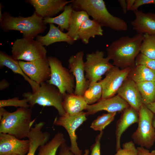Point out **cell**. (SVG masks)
I'll use <instances>...</instances> for the list:
<instances>
[{
  "label": "cell",
  "mask_w": 155,
  "mask_h": 155,
  "mask_svg": "<svg viewBox=\"0 0 155 155\" xmlns=\"http://www.w3.org/2000/svg\"><path fill=\"white\" fill-rule=\"evenodd\" d=\"M117 113H110L103 114L98 116L92 123L90 127L96 131L100 132L114 119Z\"/></svg>",
  "instance_id": "31"
},
{
  "label": "cell",
  "mask_w": 155,
  "mask_h": 155,
  "mask_svg": "<svg viewBox=\"0 0 155 155\" xmlns=\"http://www.w3.org/2000/svg\"><path fill=\"white\" fill-rule=\"evenodd\" d=\"M140 52L149 58L155 59V35L143 34Z\"/></svg>",
  "instance_id": "30"
},
{
  "label": "cell",
  "mask_w": 155,
  "mask_h": 155,
  "mask_svg": "<svg viewBox=\"0 0 155 155\" xmlns=\"http://www.w3.org/2000/svg\"><path fill=\"white\" fill-rule=\"evenodd\" d=\"M146 105L152 113L155 114V102Z\"/></svg>",
  "instance_id": "42"
},
{
  "label": "cell",
  "mask_w": 155,
  "mask_h": 155,
  "mask_svg": "<svg viewBox=\"0 0 155 155\" xmlns=\"http://www.w3.org/2000/svg\"><path fill=\"white\" fill-rule=\"evenodd\" d=\"M152 4L155 5V0H135L130 10L133 11L137 10L140 6L146 4Z\"/></svg>",
  "instance_id": "36"
},
{
  "label": "cell",
  "mask_w": 155,
  "mask_h": 155,
  "mask_svg": "<svg viewBox=\"0 0 155 155\" xmlns=\"http://www.w3.org/2000/svg\"><path fill=\"white\" fill-rule=\"evenodd\" d=\"M16 155V154H12V155Z\"/></svg>",
  "instance_id": "46"
},
{
  "label": "cell",
  "mask_w": 155,
  "mask_h": 155,
  "mask_svg": "<svg viewBox=\"0 0 155 155\" xmlns=\"http://www.w3.org/2000/svg\"><path fill=\"white\" fill-rule=\"evenodd\" d=\"M71 4L74 9L86 11L102 27L118 31H125L128 29L124 20L108 11L103 0H72Z\"/></svg>",
  "instance_id": "2"
},
{
  "label": "cell",
  "mask_w": 155,
  "mask_h": 155,
  "mask_svg": "<svg viewBox=\"0 0 155 155\" xmlns=\"http://www.w3.org/2000/svg\"><path fill=\"white\" fill-rule=\"evenodd\" d=\"M5 66L10 69L14 73L22 76L24 80L30 85L32 92H36L40 86V85L31 80L24 72L19 63L18 61L14 59L11 56L7 55L4 52H0V68H2Z\"/></svg>",
  "instance_id": "21"
},
{
  "label": "cell",
  "mask_w": 155,
  "mask_h": 155,
  "mask_svg": "<svg viewBox=\"0 0 155 155\" xmlns=\"http://www.w3.org/2000/svg\"><path fill=\"white\" fill-rule=\"evenodd\" d=\"M132 68L123 69L114 66L105 74V77L100 81L102 88V99L115 96L123 83L128 77Z\"/></svg>",
  "instance_id": "11"
},
{
  "label": "cell",
  "mask_w": 155,
  "mask_h": 155,
  "mask_svg": "<svg viewBox=\"0 0 155 155\" xmlns=\"http://www.w3.org/2000/svg\"><path fill=\"white\" fill-rule=\"evenodd\" d=\"M9 106L30 108L28 101L25 98L20 100L19 97H15L11 99L0 100V107Z\"/></svg>",
  "instance_id": "32"
},
{
  "label": "cell",
  "mask_w": 155,
  "mask_h": 155,
  "mask_svg": "<svg viewBox=\"0 0 155 155\" xmlns=\"http://www.w3.org/2000/svg\"><path fill=\"white\" fill-rule=\"evenodd\" d=\"M89 18V16L86 11L73 9L67 32L68 35L75 41L78 40L79 32L82 24Z\"/></svg>",
  "instance_id": "24"
},
{
  "label": "cell",
  "mask_w": 155,
  "mask_h": 155,
  "mask_svg": "<svg viewBox=\"0 0 155 155\" xmlns=\"http://www.w3.org/2000/svg\"><path fill=\"white\" fill-rule=\"evenodd\" d=\"M86 112L83 111L74 115L65 113V115L56 117L53 124L63 127L69 135L70 142V150L74 155H83L82 151L78 147L76 134V129L87 119Z\"/></svg>",
  "instance_id": "10"
},
{
  "label": "cell",
  "mask_w": 155,
  "mask_h": 155,
  "mask_svg": "<svg viewBox=\"0 0 155 155\" xmlns=\"http://www.w3.org/2000/svg\"><path fill=\"white\" fill-rule=\"evenodd\" d=\"M51 76L46 82L57 87L62 95L74 93V77L69 70L63 67L61 62L55 57H48Z\"/></svg>",
  "instance_id": "7"
},
{
  "label": "cell",
  "mask_w": 155,
  "mask_h": 155,
  "mask_svg": "<svg viewBox=\"0 0 155 155\" xmlns=\"http://www.w3.org/2000/svg\"><path fill=\"white\" fill-rule=\"evenodd\" d=\"M152 124L154 128L155 129V114H154V115L153 119Z\"/></svg>",
  "instance_id": "44"
},
{
  "label": "cell",
  "mask_w": 155,
  "mask_h": 155,
  "mask_svg": "<svg viewBox=\"0 0 155 155\" xmlns=\"http://www.w3.org/2000/svg\"><path fill=\"white\" fill-rule=\"evenodd\" d=\"M18 62L25 74L39 85L50 79L51 69L48 57L31 61L20 60Z\"/></svg>",
  "instance_id": "12"
},
{
  "label": "cell",
  "mask_w": 155,
  "mask_h": 155,
  "mask_svg": "<svg viewBox=\"0 0 155 155\" xmlns=\"http://www.w3.org/2000/svg\"><path fill=\"white\" fill-rule=\"evenodd\" d=\"M143 38V34L137 33L131 37H120L107 47V57L113 61L114 66L121 69L134 67Z\"/></svg>",
  "instance_id": "1"
},
{
  "label": "cell",
  "mask_w": 155,
  "mask_h": 155,
  "mask_svg": "<svg viewBox=\"0 0 155 155\" xmlns=\"http://www.w3.org/2000/svg\"><path fill=\"white\" fill-rule=\"evenodd\" d=\"M104 56V52L98 50L86 55L84 62L85 76L90 83L100 81L102 75L114 67L109 62V58Z\"/></svg>",
  "instance_id": "9"
},
{
  "label": "cell",
  "mask_w": 155,
  "mask_h": 155,
  "mask_svg": "<svg viewBox=\"0 0 155 155\" xmlns=\"http://www.w3.org/2000/svg\"><path fill=\"white\" fill-rule=\"evenodd\" d=\"M118 1L122 8L123 13L125 14L128 11L126 0H119Z\"/></svg>",
  "instance_id": "39"
},
{
  "label": "cell",
  "mask_w": 155,
  "mask_h": 155,
  "mask_svg": "<svg viewBox=\"0 0 155 155\" xmlns=\"http://www.w3.org/2000/svg\"><path fill=\"white\" fill-rule=\"evenodd\" d=\"M26 2L32 5L35 11L44 18H51L63 10L65 6L72 0H28Z\"/></svg>",
  "instance_id": "16"
},
{
  "label": "cell",
  "mask_w": 155,
  "mask_h": 155,
  "mask_svg": "<svg viewBox=\"0 0 155 155\" xmlns=\"http://www.w3.org/2000/svg\"><path fill=\"white\" fill-rule=\"evenodd\" d=\"M135 0H126L127 9L128 11L130 10L133 5Z\"/></svg>",
  "instance_id": "41"
},
{
  "label": "cell",
  "mask_w": 155,
  "mask_h": 155,
  "mask_svg": "<svg viewBox=\"0 0 155 155\" xmlns=\"http://www.w3.org/2000/svg\"><path fill=\"white\" fill-rule=\"evenodd\" d=\"M11 49L12 56L18 61L29 62L47 57L45 48L34 39L23 37L17 39L13 42Z\"/></svg>",
  "instance_id": "8"
},
{
  "label": "cell",
  "mask_w": 155,
  "mask_h": 155,
  "mask_svg": "<svg viewBox=\"0 0 155 155\" xmlns=\"http://www.w3.org/2000/svg\"><path fill=\"white\" fill-rule=\"evenodd\" d=\"M22 96L28 100L31 108L37 104L43 106L55 107L60 116L66 113L63 106V95L57 88L46 82L41 84L35 92H25Z\"/></svg>",
  "instance_id": "5"
},
{
  "label": "cell",
  "mask_w": 155,
  "mask_h": 155,
  "mask_svg": "<svg viewBox=\"0 0 155 155\" xmlns=\"http://www.w3.org/2000/svg\"><path fill=\"white\" fill-rule=\"evenodd\" d=\"M63 106L66 113L74 115L86 110L88 105L83 97L72 94L63 95Z\"/></svg>",
  "instance_id": "22"
},
{
  "label": "cell",
  "mask_w": 155,
  "mask_h": 155,
  "mask_svg": "<svg viewBox=\"0 0 155 155\" xmlns=\"http://www.w3.org/2000/svg\"><path fill=\"white\" fill-rule=\"evenodd\" d=\"M29 148L28 140H21L8 134L0 133V155H26Z\"/></svg>",
  "instance_id": "14"
},
{
  "label": "cell",
  "mask_w": 155,
  "mask_h": 155,
  "mask_svg": "<svg viewBox=\"0 0 155 155\" xmlns=\"http://www.w3.org/2000/svg\"><path fill=\"white\" fill-rule=\"evenodd\" d=\"M135 65H142L155 70V59L149 58L140 53L135 59Z\"/></svg>",
  "instance_id": "34"
},
{
  "label": "cell",
  "mask_w": 155,
  "mask_h": 155,
  "mask_svg": "<svg viewBox=\"0 0 155 155\" xmlns=\"http://www.w3.org/2000/svg\"><path fill=\"white\" fill-rule=\"evenodd\" d=\"M128 77L136 83L155 82V70L142 65L135 66L131 68Z\"/></svg>",
  "instance_id": "25"
},
{
  "label": "cell",
  "mask_w": 155,
  "mask_h": 155,
  "mask_svg": "<svg viewBox=\"0 0 155 155\" xmlns=\"http://www.w3.org/2000/svg\"><path fill=\"white\" fill-rule=\"evenodd\" d=\"M10 85L9 83L5 79L2 80L0 82V90H2L8 87Z\"/></svg>",
  "instance_id": "40"
},
{
  "label": "cell",
  "mask_w": 155,
  "mask_h": 155,
  "mask_svg": "<svg viewBox=\"0 0 155 155\" xmlns=\"http://www.w3.org/2000/svg\"><path fill=\"white\" fill-rule=\"evenodd\" d=\"M84 55L82 51H80L71 56L68 60V67L70 72L74 76L75 85L74 93L83 96L88 88L90 82L86 78L84 62L83 58Z\"/></svg>",
  "instance_id": "13"
},
{
  "label": "cell",
  "mask_w": 155,
  "mask_h": 155,
  "mask_svg": "<svg viewBox=\"0 0 155 155\" xmlns=\"http://www.w3.org/2000/svg\"><path fill=\"white\" fill-rule=\"evenodd\" d=\"M30 108L20 107L12 112L0 107V133H7L21 139L27 137L34 123Z\"/></svg>",
  "instance_id": "3"
},
{
  "label": "cell",
  "mask_w": 155,
  "mask_h": 155,
  "mask_svg": "<svg viewBox=\"0 0 155 155\" xmlns=\"http://www.w3.org/2000/svg\"><path fill=\"white\" fill-rule=\"evenodd\" d=\"M139 120V113L131 106L122 112L121 115L117 122L115 136L116 151L120 149V140L123 133L130 125L138 123Z\"/></svg>",
  "instance_id": "19"
},
{
  "label": "cell",
  "mask_w": 155,
  "mask_h": 155,
  "mask_svg": "<svg viewBox=\"0 0 155 155\" xmlns=\"http://www.w3.org/2000/svg\"><path fill=\"white\" fill-rule=\"evenodd\" d=\"M138 155H155V150L150 152L147 149L142 147L137 148Z\"/></svg>",
  "instance_id": "38"
},
{
  "label": "cell",
  "mask_w": 155,
  "mask_h": 155,
  "mask_svg": "<svg viewBox=\"0 0 155 155\" xmlns=\"http://www.w3.org/2000/svg\"><path fill=\"white\" fill-rule=\"evenodd\" d=\"M58 155H74L70 150L65 142L62 143L60 146Z\"/></svg>",
  "instance_id": "37"
},
{
  "label": "cell",
  "mask_w": 155,
  "mask_h": 155,
  "mask_svg": "<svg viewBox=\"0 0 155 155\" xmlns=\"http://www.w3.org/2000/svg\"><path fill=\"white\" fill-rule=\"evenodd\" d=\"M65 142L64 134L58 132L51 140L39 147L37 155H56L60 145Z\"/></svg>",
  "instance_id": "27"
},
{
  "label": "cell",
  "mask_w": 155,
  "mask_h": 155,
  "mask_svg": "<svg viewBox=\"0 0 155 155\" xmlns=\"http://www.w3.org/2000/svg\"><path fill=\"white\" fill-rule=\"evenodd\" d=\"M130 106L124 100L117 94L111 98L101 99L96 103L88 105L86 112L87 117L102 111H106L109 113L122 112Z\"/></svg>",
  "instance_id": "15"
},
{
  "label": "cell",
  "mask_w": 155,
  "mask_h": 155,
  "mask_svg": "<svg viewBox=\"0 0 155 155\" xmlns=\"http://www.w3.org/2000/svg\"><path fill=\"white\" fill-rule=\"evenodd\" d=\"M3 5L1 3H0V21H1L3 16V13L2 12V9L3 8Z\"/></svg>",
  "instance_id": "43"
},
{
  "label": "cell",
  "mask_w": 155,
  "mask_h": 155,
  "mask_svg": "<svg viewBox=\"0 0 155 155\" xmlns=\"http://www.w3.org/2000/svg\"><path fill=\"white\" fill-rule=\"evenodd\" d=\"M123 148L117 151L115 155H138V151L132 141L126 142L122 145Z\"/></svg>",
  "instance_id": "33"
},
{
  "label": "cell",
  "mask_w": 155,
  "mask_h": 155,
  "mask_svg": "<svg viewBox=\"0 0 155 155\" xmlns=\"http://www.w3.org/2000/svg\"><path fill=\"white\" fill-rule=\"evenodd\" d=\"M89 152V150L88 149H86L85 151V152L84 154H83V155H88Z\"/></svg>",
  "instance_id": "45"
},
{
  "label": "cell",
  "mask_w": 155,
  "mask_h": 155,
  "mask_svg": "<svg viewBox=\"0 0 155 155\" xmlns=\"http://www.w3.org/2000/svg\"><path fill=\"white\" fill-rule=\"evenodd\" d=\"M136 84L143 104L146 105L155 102V82H146Z\"/></svg>",
  "instance_id": "28"
},
{
  "label": "cell",
  "mask_w": 155,
  "mask_h": 155,
  "mask_svg": "<svg viewBox=\"0 0 155 155\" xmlns=\"http://www.w3.org/2000/svg\"><path fill=\"white\" fill-rule=\"evenodd\" d=\"M135 19L131 22L133 29L137 34L155 35V13L133 11Z\"/></svg>",
  "instance_id": "18"
},
{
  "label": "cell",
  "mask_w": 155,
  "mask_h": 155,
  "mask_svg": "<svg viewBox=\"0 0 155 155\" xmlns=\"http://www.w3.org/2000/svg\"><path fill=\"white\" fill-rule=\"evenodd\" d=\"M103 132L100 131L96 137L95 143L91 147V153L90 155H100V140Z\"/></svg>",
  "instance_id": "35"
},
{
  "label": "cell",
  "mask_w": 155,
  "mask_h": 155,
  "mask_svg": "<svg viewBox=\"0 0 155 155\" xmlns=\"http://www.w3.org/2000/svg\"><path fill=\"white\" fill-rule=\"evenodd\" d=\"M73 9L72 5L70 4L66 5L63 12L55 17L44 18L45 24H53L57 25L62 31L64 30H68L71 16Z\"/></svg>",
  "instance_id": "26"
},
{
  "label": "cell",
  "mask_w": 155,
  "mask_h": 155,
  "mask_svg": "<svg viewBox=\"0 0 155 155\" xmlns=\"http://www.w3.org/2000/svg\"><path fill=\"white\" fill-rule=\"evenodd\" d=\"M49 29L48 32L44 36L38 35L36 37V39L44 46H47L53 43L63 42H67L70 45H72L75 42L67 32L62 31L58 26L54 24H49Z\"/></svg>",
  "instance_id": "20"
},
{
  "label": "cell",
  "mask_w": 155,
  "mask_h": 155,
  "mask_svg": "<svg viewBox=\"0 0 155 155\" xmlns=\"http://www.w3.org/2000/svg\"><path fill=\"white\" fill-rule=\"evenodd\" d=\"M102 94V88L100 82H92L90 83L83 97L87 104L91 105L100 100Z\"/></svg>",
  "instance_id": "29"
},
{
  "label": "cell",
  "mask_w": 155,
  "mask_h": 155,
  "mask_svg": "<svg viewBox=\"0 0 155 155\" xmlns=\"http://www.w3.org/2000/svg\"><path fill=\"white\" fill-rule=\"evenodd\" d=\"M102 27L95 20L89 19L82 24L78 34V40L85 44H88L90 39L96 36H102Z\"/></svg>",
  "instance_id": "23"
},
{
  "label": "cell",
  "mask_w": 155,
  "mask_h": 155,
  "mask_svg": "<svg viewBox=\"0 0 155 155\" xmlns=\"http://www.w3.org/2000/svg\"><path fill=\"white\" fill-rule=\"evenodd\" d=\"M43 19L35 11L31 16L28 17H14L10 13L5 12L0 21V27L5 32L16 30L22 34L23 37L34 39L46 28Z\"/></svg>",
  "instance_id": "4"
},
{
  "label": "cell",
  "mask_w": 155,
  "mask_h": 155,
  "mask_svg": "<svg viewBox=\"0 0 155 155\" xmlns=\"http://www.w3.org/2000/svg\"><path fill=\"white\" fill-rule=\"evenodd\" d=\"M117 94L139 113L142 105V99L136 83L128 77L118 90Z\"/></svg>",
  "instance_id": "17"
},
{
  "label": "cell",
  "mask_w": 155,
  "mask_h": 155,
  "mask_svg": "<svg viewBox=\"0 0 155 155\" xmlns=\"http://www.w3.org/2000/svg\"><path fill=\"white\" fill-rule=\"evenodd\" d=\"M139 114L138 127L131 137L134 143L140 147L149 149L155 142V129L152 124L154 114L143 104Z\"/></svg>",
  "instance_id": "6"
}]
</instances>
